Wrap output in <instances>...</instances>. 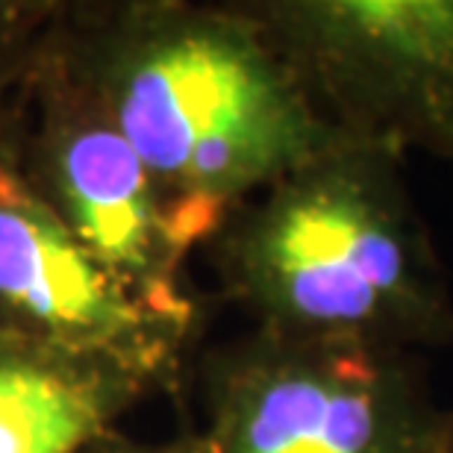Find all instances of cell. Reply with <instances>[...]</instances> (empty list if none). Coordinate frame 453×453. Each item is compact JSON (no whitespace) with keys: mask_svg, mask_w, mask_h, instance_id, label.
Segmentation results:
<instances>
[{"mask_svg":"<svg viewBox=\"0 0 453 453\" xmlns=\"http://www.w3.org/2000/svg\"><path fill=\"white\" fill-rule=\"evenodd\" d=\"M395 154L374 139L336 142L280 180L241 238V274L274 321L309 339L371 347L427 339L447 324Z\"/></svg>","mask_w":453,"mask_h":453,"instance_id":"1","label":"cell"},{"mask_svg":"<svg viewBox=\"0 0 453 453\" xmlns=\"http://www.w3.org/2000/svg\"><path fill=\"white\" fill-rule=\"evenodd\" d=\"M0 304L71 344L115 342L139 330L142 312L71 226L0 171Z\"/></svg>","mask_w":453,"mask_h":453,"instance_id":"6","label":"cell"},{"mask_svg":"<svg viewBox=\"0 0 453 453\" xmlns=\"http://www.w3.org/2000/svg\"><path fill=\"white\" fill-rule=\"evenodd\" d=\"M445 442L400 362L309 339L238 371L209 453H435Z\"/></svg>","mask_w":453,"mask_h":453,"instance_id":"3","label":"cell"},{"mask_svg":"<svg viewBox=\"0 0 453 453\" xmlns=\"http://www.w3.org/2000/svg\"><path fill=\"white\" fill-rule=\"evenodd\" d=\"M103 418L97 380L33 356H0V453H74Z\"/></svg>","mask_w":453,"mask_h":453,"instance_id":"7","label":"cell"},{"mask_svg":"<svg viewBox=\"0 0 453 453\" xmlns=\"http://www.w3.org/2000/svg\"><path fill=\"white\" fill-rule=\"evenodd\" d=\"M300 21L374 142L453 156V0H330Z\"/></svg>","mask_w":453,"mask_h":453,"instance_id":"4","label":"cell"},{"mask_svg":"<svg viewBox=\"0 0 453 453\" xmlns=\"http://www.w3.org/2000/svg\"><path fill=\"white\" fill-rule=\"evenodd\" d=\"M68 226L124 289H162L168 253L186 248L218 215L191 203L162 206V189L115 127L74 133L59 150Z\"/></svg>","mask_w":453,"mask_h":453,"instance_id":"5","label":"cell"},{"mask_svg":"<svg viewBox=\"0 0 453 453\" xmlns=\"http://www.w3.org/2000/svg\"><path fill=\"white\" fill-rule=\"evenodd\" d=\"M435 453H453V442H450V439H447V442H445V445H442V447H439V450H435Z\"/></svg>","mask_w":453,"mask_h":453,"instance_id":"8","label":"cell"},{"mask_svg":"<svg viewBox=\"0 0 453 453\" xmlns=\"http://www.w3.org/2000/svg\"><path fill=\"white\" fill-rule=\"evenodd\" d=\"M115 118L159 189L215 215L336 144L262 41L215 21L144 44L121 77Z\"/></svg>","mask_w":453,"mask_h":453,"instance_id":"2","label":"cell"}]
</instances>
